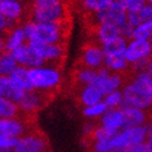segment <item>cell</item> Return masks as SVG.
<instances>
[{
	"instance_id": "1",
	"label": "cell",
	"mask_w": 152,
	"mask_h": 152,
	"mask_svg": "<svg viewBox=\"0 0 152 152\" xmlns=\"http://www.w3.org/2000/svg\"><path fill=\"white\" fill-rule=\"evenodd\" d=\"M121 93H123V103L121 104L142 110L148 109L152 104L151 67L136 73L132 78V82L126 84Z\"/></svg>"
},
{
	"instance_id": "2",
	"label": "cell",
	"mask_w": 152,
	"mask_h": 152,
	"mask_svg": "<svg viewBox=\"0 0 152 152\" xmlns=\"http://www.w3.org/2000/svg\"><path fill=\"white\" fill-rule=\"evenodd\" d=\"M64 21L58 22H35L28 21L22 26V31L27 41H37L42 43H62L67 32Z\"/></svg>"
},
{
	"instance_id": "3",
	"label": "cell",
	"mask_w": 152,
	"mask_h": 152,
	"mask_svg": "<svg viewBox=\"0 0 152 152\" xmlns=\"http://www.w3.org/2000/svg\"><path fill=\"white\" fill-rule=\"evenodd\" d=\"M66 7L62 0H36L32 1V21L58 22L64 21Z\"/></svg>"
},
{
	"instance_id": "4",
	"label": "cell",
	"mask_w": 152,
	"mask_h": 152,
	"mask_svg": "<svg viewBox=\"0 0 152 152\" xmlns=\"http://www.w3.org/2000/svg\"><path fill=\"white\" fill-rule=\"evenodd\" d=\"M27 74L34 88L43 90V92L58 87L62 79L59 71L53 66L27 68Z\"/></svg>"
},
{
	"instance_id": "5",
	"label": "cell",
	"mask_w": 152,
	"mask_h": 152,
	"mask_svg": "<svg viewBox=\"0 0 152 152\" xmlns=\"http://www.w3.org/2000/svg\"><path fill=\"white\" fill-rule=\"evenodd\" d=\"M27 45L31 47L37 56H40L42 59L51 62L61 61L66 55V47L63 43H42L37 41H27Z\"/></svg>"
},
{
	"instance_id": "6",
	"label": "cell",
	"mask_w": 152,
	"mask_h": 152,
	"mask_svg": "<svg viewBox=\"0 0 152 152\" xmlns=\"http://www.w3.org/2000/svg\"><path fill=\"white\" fill-rule=\"evenodd\" d=\"M47 140L41 134L27 132L19 137L12 152H46Z\"/></svg>"
},
{
	"instance_id": "7",
	"label": "cell",
	"mask_w": 152,
	"mask_h": 152,
	"mask_svg": "<svg viewBox=\"0 0 152 152\" xmlns=\"http://www.w3.org/2000/svg\"><path fill=\"white\" fill-rule=\"evenodd\" d=\"M95 21L98 25L102 24H111L115 26H121L126 22V11L116 0L114 1L108 9L94 12Z\"/></svg>"
},
{
	"instance_id": "8",
	"label": "cell",
	"mask_w": 152,
	"mask_h": 152,
	"mask_svg": "<svg viewBox=\"0 0 152 152\" xmlns=\"http://www.w3.org/2000/svg\"><path fill=\"white\" fill-rule=\"evenodd\" d=\"M11 56L16 61L18 66H22L26 68H34V67H42L46 66V61L42 59L40 56H37L35 51L28 46L27 43H22L18 48L12 50Z\"/></svg>"
},
{
	"instance_id": "9",
	"label": "cell",
	"mask_w": 152,
	"mask_h": 152,
	"mask_svg": "<svg viewBox=\"0 0 152 152\" xmlns=\"http://www.w3.org/2000/svg\"><path fill=\"white\" fill-rule=\"evenodd\" d=\"M151 52H152V46L150 41L132 39L130 43H127L126 50L124 52V57L129 64H134L139 62V61L150 58Z\"/></svg>"
},
{
	"instance_id": "10",
	"label": "cell",
	"mask_w": 152,
	"mask_h": 152,
	"mask_svg": "<svg viewBox=\"0 0 152 152\" xmlns=\"http://www.w3.org/2000/svg\"><path fill=\"white\" fill-rule=\"evenodd\" d=\"M45 100H47L46 93L43 90L39 92V89H35L32 92H25V94L16 104L21 113L32 114L42 108L45 105Z\"/></svg>"
},
{
	"instance_id": "11",
	"label": "cell",
	"mask_w": 152,
	"mask_h": 152,
	"mask_svg": "<svg viewBox=\"0 0 152 152\" xmlns=\"http://www.w3.org/2000/svg\"><path fill=\"white\" fill-rule=\"evenodd\" d=\"M27 134V124L21 118H1L0 119V136L21 137Z\"/></svg>"
},
{
	"instance_id": "12",
	"label": "cell",
	"mask_w": 152,
	"mask_h": 152,
	"mask_svg": "<svg viewBox=\"0 0 152 152\" xmlns=\"http://www.w3.org/2000/svg\"><path fill=\"white\" fill-rule=\"evenodd\" d=\"M119 108L124 114V129L127 127H135V126H142L147 123V114L145 110L129 106L125 104H121Z\"/></svg>"
},
{
	"instance_id": "13",
	"label": "cell",
	"mask_w": 152,
	"mask_h": 152,
	"mask_svg": "<svg viewBox=\"0 0 152 152\" xmlns=\"http://www.w3.org/2000/svg\"><path fill=\"white\" fill-rule=\"evenodd\" d=\"M82 64L92 69H99L104 66V53L102 47L96 45H88L83 48Z\"/></svg>"
},
{
	"instance_id": "14",
	"label": "cell",
	"mask_w": 152,
	"mask_h": 152,
	"mask_svg": "<svg viewBox=\"0 0 152 152\" xmlns=\"http://www.w3.org/2000/svg\"><path fill=\"white\" fill-rule=\"evenodd\" d=\"M102 126L110 129V130L120 131L124 129V114L120 108L116 109H106V111L100 116Z\"/></svg>"
},
{
	"instance_id": "15",
	"label": "cell",
	"mask_w": 152,
	"mask_h": 152,
	"mask_svg": "<svg viewBox=\"0 0 152 152\" xmlns=\"http://www.w3.org/2000/svg\"><path fill=\"white\" fill-rule=\"evenodd\" d=\"M24 94L25 92L14 84L9 75H0V96L18 103Z\"/></svg>"
},
{
	"instance_id": "16",
	"label": "cell",
	"mask_w": 152,
	"mask_h": 152,
	"mask_svg": "<svg viewBox=\"0 0 152 152\" xmlns=\"http://www.w3.org/2000/svg\"><path fill=\"white\" fill-rule=\"evenodd\" d=\"M0 12L6 20L19 21L24 12V6L19 0H1L0 1Z\"/></svg>"
},
{
	"instance_id": "17",
	"label": "cell",
	"mask_w": 152,
	"mask_h": 152,
	"mask_svg": "<svg viewBox=\"0 0 152 152\" xmlns=\"http://www.w3.org/2000/svg\"><path fill=\"white\" fill-rule=\"evenodd\" d=\"M152 18V6L151 4H143L141 7L134 10H129L126 11V22L130 24L131 26H137L141 22L151 20Z\"/></svg>"
},
{
	"instance_id": "18",
	"label": "cell",
	"mask_w": 152,
	"mask_h": 152,
	"mask_svg": "<svg viewBox=\"0 0 152 152\" xmlns=\"http://www.w3.org/2000/svg\"><path fill=\"white\" fill-rule=\"evenodd\" d=\"M9 77H10V79H11V82L14 83V84L16 87H19L20 89H22L24 92H32V90H35L31 80H30V78H28L26 67L18 66Z\"/></svg>"
},
{
	"instance_id": "19",
	"label": "cell",
	"mask_w": 152,
	"mask_h": 152,
	"mask_svg": "<svg viewBox=\"0 0 152 152\" xmlns=\"http://www.w3.org/2000/svg\"><path fill=\"white\" fill-rule=\"evenodd\" d=\"M103 99H104V94L95 86L92 84L84 86V88L80 92V103L84 106H90L96 103H100L103 102Z\"/></svg>"
},
{
	"instance_id": "20",
	"label": "cell",
	"mask_w": 152,
	"mask_h": 152,
	"mask_svg": "<svg viewBox=\"0 0 152 152\" xmlns=\"http://www.w3.org/2000/svg\"><path fill=\"white\" fill-rule=\"evenodd\" d=\"M25 41H26V37L24 35V31H22V27L15 26L14 28L10 30L9 35L6 36L4 42V51L11 52L12 50L21 46L22 43H25Z\"/></svg>"
},
{
	"instance_id": "21",
	"label": "cell",
	"mask_w": 152,
	"mask_h": 152,
	"mask_svg": "<svg viewBox=\"0 0 152 152\" xmlns=\"http://www.w3.org/2000/svg\"><path fill=\"white\" fill-rule=\"evenodd\" d=\"M96 36H98V40L102 45L104 43H108L113 40L118 39L120 36V30L119 26L115 25H111V24H102V25H98L96 28Z\"/></svg>"
},
{
	"instance_id": "22",
	"label": "cell",
	"mask_w": 152,
	"mask_h": 152,
	"mask_svg": "<svg viewBox=\"0 0 152 152\" xmlns=\"http://www.w3.org/2000/svg\"><path fill=\"white\" fill-rule=\"evenodd\" d=\"M127 46V40L124 37L119 36L118 39L113 40L108 43H104L102 46V51L105 56H118V55H124V52Z\"/></svg>"
},
{
	"instance_id": "23",
	"label": "cell",
	"mask_w": 152,
	"mask_h": 152,
	"mask_svg": "<svg viewBox=\"0 0 152 152\" xmlns=\"http://www.w3.org/2000/svg\"><path fill=\"white\" fill-rule=\"evenodd\" d=\"M104 67L113 72H123L129 67L127 61L125 59L124 55L118 56H105L104 57Z\"/></svg>"
},
{
	"instance_id": "24",
	"label": "cell",
	"mask_w": 152,
	"mask_h": 152,
	"mask_svg": "<svg viewBox=\"0 0 152 152\" xmlns=\"http://www.w3.org/2000/svg\"><path fill=\"white\" fill-rule=\"evenodd\" d=\"M21 111L16 103L0 96V119L1 118H20Z\"/></svg>"
},
{
	"instance_id": "25",
	"label": "cell",
	"mask_w": 152,
	"mask_h": 152,
	"mask_svg": "<svg viewBox=\"0 0 152 152\" xmlns=\"http://www.w3.org/2000/svg\"><path fill=\"white\" fill-rule=\"evenodd\" d=\"M16 67H18V63L11 56L10 52L4 51L0 55V74L1 75H10Z\"/></svg>"
},
{
	"instance_id": "26",
	"label": "cell",
	"mask_w": 152,
	"mask_h": 152,
	"mask_svg": "<svg viewBox=\"0 0 152 152\" xmlns=\"http://www.w3.org/2000/svg\"><path fill=\"white\" fill-rule=\"evenodd\" d=\"M151 35H152V21L147 20V21H143V22H141L140 25L134 27L132 39L150 41L151 40Z\"/></svg>"
},
{
	"instance_id": "27",
	"label": "cell",
	"mask_w": 152,
	"mask_h": 152,
	"mask_svg": "<svg viewBox=\"0 0 152 152\" xmlns=\"http://www.w3.org/2000/svg\"><path fill=\"white\" fill-rule=\"evenodd\" d=\"M95 75H96V69L82 67L80 69H78L75 72V80L83 86H88V84H92L94 82Z\"/></svg>"
},
{
	"instance_id": "28",
	"label": "cell",
	"mask_w": 152,
	"mask_h": 152,
	"mask_svg": "<svg viewBox=\"0 0 152 152\" xmlns=\"http://www.w3.org/2000/svg\"><path fill=\"white\" fill-rule=\"evenodd\" d=\"M114 1L115 0H83V6L90 12H98L108 9Z\"/></svg>"
},
{
	"instance_id": "29",
	"label": "cell",
	"mask_w": 152,
	"mask_h": 152,
	"mask_svg": "<svg viewBox=\"0 0 152 152\" xmlns=\"http://www.w3.org/2000/svg\"><path fill=\"white\" fill-rule=\"evenodd\" d=\"M118 132L119 131L110 130V129H106V127L99 125V126L94 127V130L92 131V134H90V135H88V137L92 140L93 142H95V141H100V140H105L108 137H111V136L116 135Z\"/></svg>"
},
{
	"instance_id": "30",
	"label": "cell",
	"mask_w": 152,
	"mask_h": 152,
	"mask_svg": "<svg viewBox=\"0 0 152 152\" xmlns=\"http://www.w3.org/2000/svg\"><path fill=\"white\" fill-rule=\"evenodd\" d=\"M103 103L105 104L106 109H116L123 103V93L121 90H115V92H111L108 95L104 96Z\"/></svg>"
},
{
	"instance_id": "31",
	"label": "cell",
	"mask_w": 152,
	"mask_h": 152,
	"mask_svg": "<svg viewBox=\"0 0 152 152\" xmlns=\"http://www.w3.org/2000/svg\"><path fill=\"white\" fill-rule=\"evenodd\" d=\"M105 111H106V106L103 102H100V103H96L94 105L86 106V109L83 110V114H84L87 118H99Z\"/></svg>"
},
{
	"instance_id": "32",
	"label": "cell",
	"mask_w": 152,
	"mask_h": 152,
	"mask_svg": "<svg viewBox=\"0 0 152 152\" xmlns=\"http://www.w3.org/2000/svg\"><path fill=\"white\" fill-rule=\"evenodd\" d=\"M116 1L124 7L125 11L137 9V7H141L143 4L147 3L146 0H116ZM147 4H148V3H147Z\"/></svg>"
},
{
	"instance_id": "33",
	"label": "cell",
	"mask_w": 152,
	"mask_h": 152,
	"mask_svg": "<svg viewBox=\"0 0 152 152\" xmlns=\"http://www.w3.org/2000/svg\"><path fill=\"white\" fill-rule=\"evenodd\" d=\"M19 137H10V136H0V150H12L16 145Z\"/></svg>"
},
{
	"instance_id": "34",
	"label": "cell",
	"mask_w": 152,
	"mask_h": 152,
	"mask_svg": "<svg viewBox=\"0 0 152 152\" xmlns=\"http://www.w3.org/2000/svg\"><path fill=\"white\" fill-rule=\"evenodd\" d=\"M120 30V36L124 37L125 40H132V34H134V26H131L130 24H123L121 26H119Z\"/></svg>"
},
{
	"instance_id": "35",
	"label": "cell",
	"mask_w": 152,
	"mask_h": 152,
	"mask_svg": "<svg viewBox=\"0 0 152 152\" xmlns=\"http://www.w3.org/2000/svg\"><path fill=\"white\" fill-rule=\"evenodd\" d=\"M6 30V19L3 16V14L0 12V31H5Z\"/></svg>"
},
{
	"instance_id": "36",
	"label": "cell",
	"mask_w": 152,
	"mask_h": 152,
	"mask_svg": "<svg viewBox=\"0 0 152 152\" xmlns=\"http://www.w3.org/2000/svg\"><path fill=\"white\" fill-rule=\"evenodd\" d=\"M106 152H130V147H116V148H111Z\"/></svg>"
},
{
	"instance_id": "37",
	"label": "cell",
	"mask_w": 152,
	"mask_h": 152,
	"mask_svg": "<svg viewBox=\"0 0 152 152\" xmlns=\"http://www.w3.org/2000/svg\"><path fill=\"white\" fill-rule=\"evenodd\" d=\"M4 52V40L0 39V55Z\"/></svg>"
},
{
	"instance_id": "38",
	"label": "cell",
	"mask_w": 152,
	"mask_h": 152,
	"mask_svg": "<svg viewBox=\"0 0 152 152\" xmlns=\"http://www.w3.org/2000/svg\"><path fill=\"white\" fill-rule=\"evenodd\" d=\"M0 152H11V150H0Z\"/></svg>"
},
{
	"instance_id": "39",
	"label": "cell",
	"mask_w": 152,
	"mask_h": 152,
	"mask_svg": "<svg viewBox=\"0 0 152 152\" xmlns=\"http://www.w3.org/2000/svg\"><path fill=\"white\" fill-rule=\"evenodd\" d=\"M0 35H1V31H0Z\"/></svg>"
},
{
	"instance_id": "40",
	"label": "cell",
	"mask_w": 152,
	"mask_h": 152,
	"mask_svg": "<svg viewBox=\"0 0 152 152\" xmlns=\"http://www.w3.org/2000/svg\"><path fill=\"white\" fill-rule=\"evenodd\" d=\"M32 1H36V0H32Z\"/></svg>"
},
{
	"instance_id": "41",
	"label": "cell",
	"mask_w": 152,
	"mask_h": 152,
	"mask_svg": "<svg viewBox=\"0 0 152 152\" xmlns=\"http://www.w3.org/2000/svg\"><path fill=\"white\" fill-rule=\"evenodd\" d=\"M0 1H1V0H0Z\"/></svg>"
}]
</instances>
